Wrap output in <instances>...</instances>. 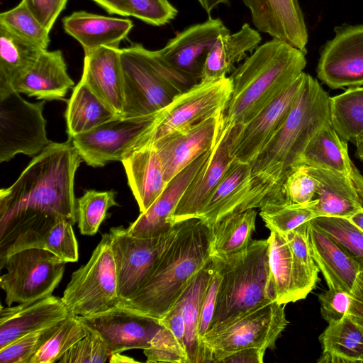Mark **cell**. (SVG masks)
Returning <instances> with one entry per match:
<instances>
[{
    "mask_svg": "<svg viewBox=\"0 0 363 363\" xmlns=\"http://www.w3.org/2000/svg\"><path fill=\"white\" fill-rule=\"evenodd\" d=\"M334 37L323 47L316 72L331 89L363 86V25L334 29Z\"/></svg>",
    "mask_w": 363,
    "mask_h": 363,
    "instance_id": "9a60e30c",
    "label": "cell"
},
{
    "mask_svg": "<svg viewBox=\"0 0 363 363\" xmlns=\"http://www.w3.org/2000/svg\"><path fill=\"white\" fill-rule=\"evenodd\" d=\"M121 48L104 46L84 54L82 77L117 115L123 108V76Z\"/></svg>",
    "mask_w": 363,
    "mask_h": 363,
    "instance_id": "cb8c5ba5",
    "label": "cell"
},
{
    "mask_svg": "<svg viewBox=\"0 0 363 363\" xmlns=\"http://www.w3.org/2000/svg\"><path fill=\"white\" fill-rule=\"evenodd\" d=\"M306 55L277 38L259 45L230 76L223 128L245 125L269 106L303 72Z\"/></svg>",
    "mask_w": 363,
    "mask_h": 363,
    "instance_id": "277c9868",
    "label": "cell"
},
{
    "mask_svg": "<svg viewBox=\"0 0 363 363\" xmlns=\"http://www.w3.org/2000/svg\"><path fill=\"white\" fill-rule=\"evenodd\" d=\"M121 162L140 211L145 212L167 184L160 157L152 145H144L134 148Z\"/></svg>",
    "mask_w": 363,
    "mask_h": 363,
    "instance_id": "83f0119b",
    "label": "cell"
},
{
    "mask_svg": "<svg viewBox=\"0 0 363 363\" xmlns=\"http://www.w3.org/2000/svg\"><path fill=\"white\" fill-rule=\"evenodd\" d=\"M86 329L84 337L74 344L57 362L59 363H104L111 355L99 334Z\"/></svg>",
    "mask_w": 363,
    "mask_h": 363,
    "instance_id": "7dc6e473",
    "label": "cell"
},
{
    "mask_svg": "<svg viewBox=\"0 0 363 363\" xmlns=\"http://www.w3.org/2000/svg\"><path fill=\"white\" fill-rule=\"evenodd\" d=\"M318 363L363 362V330L347 315L329 323L320 335Z\"/></svg>",
    "mask_w": 363,
    "mask_h": 363,
    "instance_id": "836d02e7",
    "label": "cell"
},
{
    "mask_svg": "<svg viewBox=\"0 0 363 363\" xmlns=\"http://www.w3.org/2000/svg\"><path fill=\"white\" fill-rule=\"evenodd\" d=\"M116 116L81 77L73 88L65 113L69 138L88 132Z\"/></svg>",
    "mask_w": 363,
    "mask_h": 363,
    "instance_id": "d6a6232c",
    "label": "cell"
},
{
    "mask_svg": "<svg viewBox=\"0 0 363 363\" xmlns=\"http://www.w3.org/2000/svg\"><path fill=\"white\" fill-rule=\"evenodd\" d=\"M143 353L147 363H188L184 345L169 328L162 325L154 336L150 347L144 349Z\"/></svg>",
    "mask_w": 363,
    "mask_h": 363,
    "instance_id": "bcb514c9",
    "label": "cell"
},
{
    "mask_svg": "<svg viewBox=\"0 0 363 363\" xmlns=\"http://www.w3.org/2000/svg\"><path fill=\"white\" fill-rule=\"evenodd\" d=\"M307 167V166H306ZM316 181V216L350 218L362 209L357 188L347 175L334 170L307 167Z\"/></svg>",
    "mask_w": 363,
    "mask_h": 363,
    "instance_id": "f1b7e54d",
    "label": "cell"
},
{
    "mask_svg": "<svg viewBox=\"0 0 363 363\" xmlns=\"http://www.w3.org/2000/svg\"><path fill=\"white\" fill-rule=\"evenodd\" d=\"M43 49L0 26V96L35 61Z\"/></svg>",
    "mask_w": 363,
    "mask_h": 363,
    "instance_id": "e575fe53",
    "label": "cell"
},
{
    "mask_svg": "<svg viewBox=\"0 0 363 363\" xmlns=\"http://www.w3.org/2000/svg\"><path fill=\"white\" fill-rule=\"evenodd\" d=\"M311 221L357 262L363 261V230L349 218L318 216Z\"/></svg>",
    "mask_w": 363,
    "mask_h": 363,
    "instance_id": "ee69618b",
    "label": "cell"
},
{
    "mask_svg": "<svg viewBox=\"0 0 363 363\" xmlns=\"http://www.w3.org/2000/svg\"><path fill=\"white\" fill-rule=\"evenodd\" d=\"M203 10L207 13H210L213 9L217 8L220 4L228 5L229 2L228 0H197Z\"/></svg>",
    "mask_w": 363,
    "mask_h": 363,
    "instance_id": "680465c9",
    "label": "cell"
},
{
    "mask_svg": "<svg viewBox=\"0 0 363 363\" xmlns=\"http://www.w3.org/2000/svg\"><path fill=\"white\" fill-rule=\"evenodd\" d=\"M220 279V274L214 263V271L203 298L201 310L199 335L202 342L213 320Z\"/></svg>",
    "mask_w": 363,
    "mask_h": 363,
    "instance_id": "db71d44e",
    "label": "cell"
},
{
    "mask_svg": "<svg viewBox=\"0 0 363 363\" xmlns=\"http://www.w3.org/2000/svg\"><path fill=\"white\" fill-rule=\"evenodd\" d=\"M301 165L334 170L349 176L357 188L360 203H363V176L349 157L347 141L331 123L321 128L311 139Z\"/></svg>",
    "mask_w": 363,
    "mask_h": 363,
    "instance_id": "f546056e",
    "label": "cell"
},
{
    "mask_svg": "<svg viewBox=\"0 0 363 363\" xmlns=\"http://www.w3.org/2000/svg\"><path fill=\"white\" fill-rule=\"evenodd\" d=\"M211 256V228L197 218L175 223L143 284L121 305L161 320L174 308Z\"/></svg>",
    "mask_w": 363,
    "mask_h": 363,
    "instance_id": "3957f363",
    "label": "cell"
},
{
    "mask_svg": "<svg viewBox=\"0 0 363 363\" xmlns=\"http://www.w3.org/2000/svg\"><path fill=\"white\" fill-rule=\"evenodd\" d=\"M78 317L86 328L99 335L111 354L148 348L161 327L159 320L121 304Z\"/></svg>",
    "mask_w": 363,
    "mask_h": 363,
    "instance_id": "2e32d148",
    "label": "cell"
},
{
    "mask_svg": "<svg viewBox=\"0 0 363 363\" xmlns=\"http://www.w3.org/2000/svg\"><path fill=\"white\" fill-rule=\"evenodd\" d=\"M213 271L211 256L179 298L185 323L184 341L188 363H211L206 348L199 337V328L203 300Z\"/></svg>",
    "mask_w": 363,
    "mask_h": 363,
    "instance_id": "1f68e13d",
    "label": "cell"
},
{
    "mask_svg": "<svg viewBox=\"0 0 363 363\" xmlns=\"http://www.w3.org/2000/svg\"><path fill=\"white\" fill-rule=\"evenodd\" d=\"M123 76V117L156 114L179 94L197 84L172 69L142 44L121 48Z\"/></svg>",
    "mask_w": 363,
    "mask_h": 363,
    "instance_id": "8992f818",
    "label": "cell"
},
{
    "mask_svg": "<svg viewBox=\"0 0 363 363\" xmlns=\"http://www.w3.org/2000/svg\"><path fill=\"white\" fill-rule=\"evenodd\" d=\"M255 28L307 53L308 34L298 0H242Z\"/></svg>",
    "mask_w": 363,
    "mask_h": 363,
    "instance_id": "ffe728a7",
    "label": "cell"
},
{
    "mask_svg": "<svg viewBox=\"0 0 363 363\" xmlns=\"http://www.w3.org/2000/svg\"><path fill=\"white\" fill-rule=\"evenodd\" d=\"M254 208L233 213L216 224L212 230V255H228L246 248L255 230Z\"/></svg>",
    "mask_w": 363,
    "mask_h": 363,
    "instance_id": "74e56055",
    "label": "cell"
},
{
    "mask_svg": "<svg viewBox=\"0 0 363 363\" xmlns=\"http://www.w3.org/2000/svg\"><path fill=\"white\" fill-rule=\"evenodd\" d=\"M307 74L294 82L245 125L230 128V150L235 160L251 164L283 125L301 91Z\"/></svg>",
    "mask_w": 363,
    "mask_h": 363,
    "instance_id": "5bb4252c",
    "label": "cell"
},
{
    "mask_svg": "<svg viewBox=\"0 0 363 363\" xmlns=\"http://www.w3.org/2000/svg\"><path fill=\"white\" fill-rule=\"evenodd\" d=\"M65 31L82 45L84 54L104 46L119 47L133 27L128 18L79 11L62 19Z\"/></svg>",
    "mask_w": 363,
    "mask_h": 363,
    "instance_id": "484cf974",
    "label": "cell"
},
{
    "mask_svg": "<svg viewBox=\"0 0 363 363\" xmlns=\"http://www.w3.org/2000/svg\"><path fill=\"white\" fill-rule=\"evenodd\" d=\"M45 100L31 103L11 90L0 96V162L17 154L36 156L50 143L43 115Z\"/></svg>",
    "mask_w": 363,
    "mask_h": 363,
    "instance_id": "8fae6325",
    "label": "cell"
},
{
    "mask_svg": "<svg viewBox=\"0 0 363 363\" xmlns=\"http://www.w3.org/2000/svg\"><path fill=\"white\" fill-rule=\"evenodd\" d=\"M109 14L132 16L131 9L125 0H91Z\"/></svg>",
    "mask_w": 363,
    "mask_h": 363,
    "instance_id": "6f0895ef",
    "label": "cell"
},
{
    "mask_svg": "<svg viewBox=\"0 0 363 363\" xmlns=\"http://www.w3.org/2000/svg\"><path fill=\"white\" fill-rule=\"evenodd\" d=\"M172 229L157 238H140L132 236L122 225L110 228L121 304L143 284L168 242Z\"/></svg>",
    "mask_w": 363,
    "mask_h": 363,
    "instance_id": "4fadbf2b",
    "label": "cell"
},
{
    "mask_svg": "<svg viewBox=\"0 0 363 363\" xmlns=\"http://www.w3.org/2000/svg\"><path fill=\"white\" fill-rule=\"evenodd\" d=\"M212 150L200 155L176 174L152 204L127 228L135 238H157L169 233L173 228L172 217L186 188L209 159Z\"/></svg>",
    "mask_w": 363,
    "mask_h": 363,
    "instance_id": "d6986e66",
    "label": "cell"
},
{
    "mask_svg": "<svg viewBox=\"0 0 363 363\" xmlns=\"http://www.w3.org/2000/svg\"><path fill=\"white\" fill-rule=\"evenodd\" d=\"M261 40L259 32L248 23H244L234 33L229 31L219 35L207 55L201 81L227 77L228 73L235 69L234 65L246 57L248 52H253Z\"/></svg>",
    "mask_w": 363,
    "mask_h": 363,
    "instance_id": "4dcf8cb0",
    "label": "cell"
},
{
    "mask_svg": "<svg viewBox=\"0 0 363 363\" xmlns=\"http://www.w3.org/2000/svg\"><path fill=\"white\" fill-rule=\"evenodd\" d=\"M81 160L72 139L50 141L11 186L0 190V262L19 250L43 248L59 220L76 223L74 184Z\"/></svg>",
    "mask_w": 363,
    "mask_h": 363,
    "instance_id": "6da1fadb",
    "label": "cell"
},
{
    "mask_svg": "<svg viewBox=\"0 0 363 363\" xmlns=\"http://www.w3.org/2000/svg\"><path fill=\"white\" fill-rule=\"evenodd\" d=\"M74 86L62 52L43 50L35 61L13 83L12 89L45 101L65 100Z\"/></svg>",
    "mask_w": 363,
    "mask_h": 363,
    "instance_id": "603a6c76",
    "label": "cell"
},
{
    "mask_svg": "<svg viewBox=\"0 0 363 363\" xmlns=\"http://www.w3.org/2000/svg\"><path fill=\"white\" fill-rule=\"evenodd\" d=\"M308 223L283 235L292 252L294 302L306 298L315 288L318 281L320 270L311 253L308 235Z\"/></svg>",
    "mask_w": 363,
    "mask_h": 363,
    "instance_id": "d590c367",
    "label": "cell"
},
{
    "mask_svg": "<svg viewBox=\"0 0 363 363\" xmlns=\"http://www.w3.org/2000/svg\"><path fill=\"white\" fill-rule=\"evenodd\" d=\"M66 262L39 247L19 250L0 262L6 272L0 277L5 303L33 302L52 295L61 281Z\"/></svg>",
    "mask_w": 363,
    "mask_h": 363,
    "instance_id": "30bf717a",
    "label": "cell"
},
{
    "mask_svg": "<svg viewBox=\"0 0 363 363\" xmlns=\"http://www.w3.org/2000/svg\"><path fill=\"white\" fill-rule=\"evenodd\" d=\"M268 252V240L262 239L252 240L246 248L235 253L212 255L220 279L209 330L274 301L269 287Z\"/></svg>",
    "mask_w": 363,
    "mask_h": 363,
    "instance_id": "5b68a950",
    "label": "cell"
},
{
    "mask_svg": "<svg viewBox=\"0 0 363 363\" xmlns=\"http://www.w3.org/2000/svg\"><path fill=\"white\" fill-rule=\"evenodd\" d=\"M229 31L221 19L209 17L177 33L164 48L155 51L167 66L199 82L204 62L217 38Z\"/></svg>",
    "mask_w": 363,
    "mask_h": 363,
    "instance_id": "e0dca14e",
    "label": "cell"
},
{
    "mask_svg": "<svg viewBox=\"0 0 363 363\" xmlns=\"http://www.w3.org/2000/svg\"><path fill=\"white\" fill-rule=\"evenodd\" d=\"M308 235L312 256L328 289L350 293L359 272L358 262L311 220Z\"/></svg>",
    "mask_w": 363,
    "mask_h": 363,
    "instance_id": "4316f807",
    "label": "cell"
},
{
    "mask_svg": "<svg viewBox=\"0 0 363 363\" xmlns=\"http://www.w3.org/2000/svg\"><path fill=\"white\" fill-rule=\"evenodd\" d=\"M0 26L43 49L50 43V32L21 1L14 8L0 14Z\"/></svg>",
    "mask_w": 363,
    "mask_h": 363,
    "instance_id": "7bdbcfd3",
    "label": "cell"
},
{
    "mask_svg": "<svg viewBox=\"0 0 363 363\" xmlns=\"http://www.w3.org/2000/svg\"><path fill=\"white\" fill-rule=\"evenodd\" d=\"M37 19L50 31L68 0H21Z\"/></svg>",
    "mask_w": 363,
    "mask_h": 363,
    "instance_id": "f5cc1de1",
    "label": "cell"
},
{
    "mask_svg": "<svg viewBox=\"0 0 363 363\" xmlns=\"http://www.w3.org/2000/svg\"><path fill=\"white\" fill-rule=\"evenodd\" d=\"M362 208L363 209V204L362 205Z\"/></svg>",
    "mask_w": 363,
    "mask_h": 363,
    "instance_id": "be15d7a7",
    "label": "cell"
},
{
    "mask_svg": "<svg viewBox=\"0 0 363 363\" xmlns=\"http://www.w3.org/2000/svg\"><path fill=\"white\" fill-rule=\"evenodd\" d=\"M132 16L144 23L162 26L170 23L178 13V10L169 0H125Z\"/></svg>",
    "mask_w": 363,
    "mask_h": 363,
    "instance_id": "f907efd6",
    "label": "cell"
},
{
    "mask_svg": "<svg viewBox=\"0 0 363 363\" xmlns=\"http://www.w3.org/2000/svg\"><path fill=\"white\" fill-rule=\"evenodd\" d=\"M330 99L318 81L306 75L304 85L281 127L250 164V187L241 212L270 204L286 203L281 188L301 166L309 141L331 123Z\"/></svg>",
    "mask_w": 363,
    "mask_h": 363,
    "instance_id": "7a4b0ae2",
    "label": "cell"
},
{
    "mask_svg": "<svg viewBox=\"0 0 363 363\" xmlns=\"http://www.w3.org/2000/svg\"><path fill=\"white\" fill-rule=\"evenodd\" d=\"M60 323L26 334L0 348V363H29L33 355L56 331Z\"/></svg>",
    "mask_w": 363,
    "mask_h": 363,
    "instance_id": "f6af8a7d",
    "label": "cell"
},
{
    "mask_svg": "<svg viewBox=\"0 0 363 363\" xmlns=\"http://www.w3.org/2000/svg\"></svg>",
    "mask_w": 363,
    "mask_h": 363,
    "instance_id": "e7e4bbea",
    "label": "cell"
},
{
    "mask_svg": "<svg viewBox=\"0 0 363 363\" xmlns=\"http://www.w3.org/2000/svg\"><path fill=\"white\" fill-rule=\"evenodd\" d=\"M357 262L359 272L350 291V304L347 315L363 330V261Z\"/></svg>",
    "mask_w": 363,
    "mask_h": 363,
    "instance_id": "11a10c76",
    "label": "cell"
},
{
    "mask_svg": "<svg viewBox=\"0 0 363 363\" xmlns=\"http://www.w3.org/2000/svg\"><path fill=\"white\" fill-rule=\"evenodd\" d=\"M354 144L356 146V157L363 161V133L356 138Z\"/></svg>",
    "mask_w": 363,
    "mask_h": 363,
    "instance_id": "94428289",
    "label": "cell"
},
{
    "mask_svg": "<svg viewBox=\"0 0 363 363\" xmlns=\"http://www.w3.org/2000/svg\"><path fill=\"white\" fill-rule=\"evenodd\" d=\"M331 124L345 141L363 133V86L351 87L330 99Z\"/></svg>",
    "mask_w": 363,
    "mask_h": 363,
    "instance_id": "f35d334b",
    "label": "cell"
},
{
    "mask_svg": "<svg viewBox=\"0 0 363 363\" xmlns=\"http://www.w3.org/2000/svg\"><path fill=\"white\" fill-rule=\"evenodd\" d=\"M315 193L316 181L305 165L296 168L286 177L281 188V195L286 203H308L315 199Z\"/></svg>",
    "mask_w": 363,
    "mask_h": 363,
    "instance_id": "681fc988",
    "label": "cell"
},
{
    "mask_svg": "<svg viewBox=\"0 0 363 363\" xmlns=\"http://www.w3.org/2000/svg\"><path fill=\"white\" fill-rule=\"evenodd\" d=\"M251 176L250 164L233 160L196 218L211 228L226 217L241 212Z\"/></svg>",
    "mask_w": 363,
    "mask_h": 363,
    "instance_id": "d4e9b609",
    "label": "cell"
},
{
    "mask_svg": "<svg viewBox=\"0 0 363 363\" xmlns=\"http://www.w3.org/2000/svg\"><path fill=\"white\" fill-rule=\"evenodd\" d=\"M155 116L156 114L135 117L117 116L71 139L86 164L103 167L111 162H121L148 131Z\"/></svg>",
    "mask_w": 363,
    "mask_h": 363,
    "instance_id": "7c38bea8",
    "label": "cell"
},
{
    "mask_svg": "<svg viewBox=\"0 0 363 363\" xmlns=\"http://www.w3.org/2000/svg\"><path fill=\"white\" fill-rule=\"evenodd\" d=\"M86 329L77 315L71 314L62 321L56 331L41 346L29 363L57 362L77 341L84 337Z\"/></svg>",
    "mask_w": 363,
    "mask_h": 363,
    "instance_id": "b9f144b4",
    "label": "cell"
},
{
    "mask_svg": "<svg viewBox=\"0 0 363 363\" xmlns=\"http://www.w3.org/2000/svg\"><path fill=\"white\" fill-rule=\"evenodd\" d=\"M230 128H223L209 159L191 182L172 217L175 223L196 218L233 161L230 150Z\"/></svg>",
    "mask_w": 363,
    "mask_h": 363,
    "instance_id": "7402d4cb",
    "label": "cell"
},
{
    "mask_svg": "<svg viewBox=\"0 0 363 363\" xmlns=\"http://www.w3.org/2000/svg\"><path fill=\"white\" fill-rule=\"evenodd\" d=\"M265 352L258 348H246L226 356L223 363H262Z\"/></svg>",
    "mask_w": 363,
    "mask_h": 363,
    "instance_id": "9f6ffc18",
    "label": "cell"
},
{
    "mask_svg": "<svg viewBox=\"0 0 363 363\" xmlns=\"http://www.w3.org/2000/svg\"><path fill=\"white\" fill-rule=\"evenodd\" d=\"M353 223L363 230V209L359 210L349 218Z\"/></svg>",
    "mask_w": 363,
    "mask_h": 363,
    "instance_id": "6125c7cd",
    "label": "cell"
},
{
    "mask_svg": "<svg viewBox=\"0 0 363 363\" xmlns=\"http://www.w3.org/2000/svg\"><path fill=\"white\" fill-rule=\"evenodd\" d=\"M269 242V287L274 300L280 304L294 303L293 258L284 235L271 232Z\"/></svg>",
    "mask_w": 363,
    "mask_h": 363,
    "instance_id": "8d00e7d4",
    "label": "cell"
},
{
    "mask_svg": "<svg viewBox=\"0 0 363 363\" xmlns=\"http://www.w3.org/2000/svg\"><path fill=\"white\" fill-rule=\"evenodd\" d=\"M108 362L111 363H132L137 362L138 361L132 357L123 355L120 352L111 354L108 358Z\"/></svg>",
    "mask_w": 363,
    "mask_h": 363,
    "instance_id": "91938a15",
    "label": "cell"
},
{
    "mask_svg": "<svg viewBox=\"0 0 363 363\" xmlns=\"http://www.w3.org/2000/svg\"><path fill=\"white\" fill-rule=\"evenodd\" d=\"M71 313L62 298L51 295L15 306H1L0 348L17 338L55 325Z\"/></svg>",
    "mask_w": 363,
    "mask_h": 363,
    "instance_id": "44dd1931",
    "label": "cell"
},
{
    "mask_svg": "<svg viewBox=\"0 0 363 363\" xmlns=\"http://www.w3.org/2000/svg\"><path fill=\"white\" fill-rule=\"evenodd\" d=\"M223 113L211 117L154 142L168 183L176 174L216 145L223 128Z\"/></svg>",
    "mask_w": 363,
    "mask_h": 363,
    "instance_id": "ac0fdd59",
    "label": "cell"
},
{
    "mask_svg": "<svg viewBox=\"0 0 363 363\" xmlns=\"http://www.w3.org/2000/svg\"><path fill=\"white\" fill-rule=\"evenodd\" d=\"M350 293L341 289H328L318 294L320 314L329 324L343 319L350 304Z\"/></svg>",
    "mask_w": 363,
    "mask_h": 363,
    "instance_id": "816d5d0a",
    "label": "cell"
},
{
    "mask_svg": "<svg viewBox=\"0 0 363 363\" xmlns=\"http://www.w3.org/2000/svg\"><path fill=\"white\" fill-rule=\"evenodd\" d=\"M115 196L116 192L113 190L98 191L90 189L77 199L76 217L82 235L91 236L98 232L108 209L118 205Z\"/></svg>",
    "mask_w": 363,
    "mask_h": 363,
    "instance_id": "ab89813d",
    "label": "cell"
},
{
    "mask_svg": "<svg viewBox=\"0 0 363 363\" xmlns=\"http://www.w3.org/2000/svg\"><path fill=\"white\" fill-rule=\"evenodd\" d=\"M232 91L230 77L200 81L175 96L169 104L156 113L150 129L133 149L150 145L169 134L224 113Z\"/></svg>",
    "mask_w": 363,
    "mask_h": 363,
    "instance_id": "9c48e42d",
    "label": "cell"
},
{
    "mask_svg": "<svg viewBox=\"0 0 363 363\" xmlns=\"http://www.w3.org/2000/svg\"><path fill=\"white\" fill-rule=\"evenodd\" d=\"M313 199L306 204H267L260 208L259 215L270 232L285 235L302 224L316 218Z\"/></svg>",
    "mask_w": 363,
    "mask_h": 363,
    "instance_id": "60d3db41",
    "label": "cell"
},
{
    "mask_svg": "<svg viewBox=\"0 0 363 363\" xmlns=\"http://www.w3.org/2000/svg\"><path fill=\"white\" fill-rule=\"evenodd\" d=\"M285 305L268 301L210 329L202 341L211 363L242 349L273 348L289 323Z\"/></svg>",
    "mask_w": 363,
    "mask_h": 363,
    "instance_id": "52a82bcc",
    "label": "cell"
},
{
    "mask_svg": "<svg viewBox=\"0 0 363 363\" xmlns=\"http://www.w3.org/2000/svg\"><path fill=\"white\" fill-rule=\"evenodd\" d=\"M73 224L65 219L57 221L48 232L44 249L67 262H76L79 258L78 243Z\"/></svg>",
    "mask_w": 363,
    "mask_h": 363,
    "instance_id": "c3c4849f",
    "label": "cell"
},
{
    "mask_svg": "<svg viewBox=\"0 0 363 363\" xmlns=\"http://www.w3.org/2000/svg\"><path fill=\"white\" fill-rule=\"evenodd\" d=\"M71 314L89 315L121 304L109 233L102 235L91 257L71 276L62 297Z\"/></svg>",
    "mask_w": 363,
    "mask_h": 363,
    "instance_id": "ba28073f",
    "label": "cell"
}]
</instances>
